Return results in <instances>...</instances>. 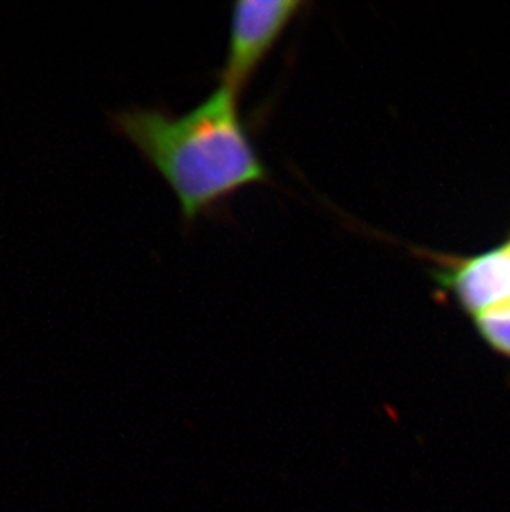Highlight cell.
<instances>
[{"instance_id": "6da1fadb", "label": "cell", "mask_w": 510, "mask_h": 512, "mask_svg": "<svg viewBox=\"0 0 510 512\" xmlns=\"http://www.w3.org/2000/svg\"><path fill=\"white\" fill-rule=\"evenodd\" d=\"M110 123L163 176L188 223L237 191L269 181L239 115V97L222 85L184 115L125 108L110 113Z\"/></svg>"}, {"instance_id": "7a4b0ae2", "label": "cell", "mask_w": 510, "mask_h": 512, "mask_svg": "<svg viewBox=\"0 0 510 512\" xmlns=\"http://www.w3.org/2000/svg\"><path fill=\"white\" fill-rule=\"evenodd\" d=\"M302 0H241L234 5L222 87L237 97L252 82L280 37L304 9Z\"/></svg>"}, {"instance_id": "3957f363", "label": "cell", "mask_w": 510, "mask_h": 512, "mask_svg": "<svg viewBox=\"0 0 510 512\" xmlns=\"http://www.w3.org/2000/svg\"><path fill=\"white\" fill-rule=\"evenodd\" d=\"M434 279L472 319L510 307V237L501 246L471 257H436Z\"/></svg>"}]
</instances>
